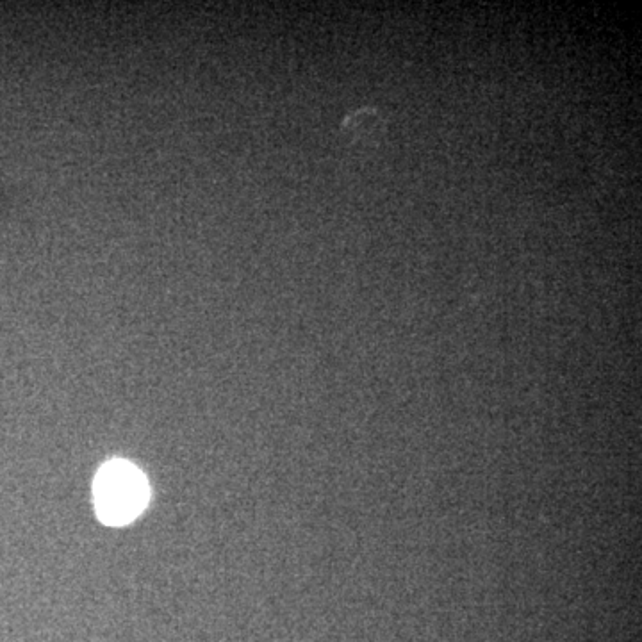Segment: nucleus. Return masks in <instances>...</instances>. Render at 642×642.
Instances as JSON below:
<instances>
[{
	"mask_svg": "<svg viewBox=\"0 0 642 642\" xmlns=\"http://www.w3.org/2000/svg\"><path fill=\"white\" fill-rule=\"evenodd\" d=\"M149 500L147 480L132 464L107 462L95 480V503L109 525H124L140 514Z\"/></svg>",
	"mask_w": 642,
	"mask_h": 642,
	"instance_id": "1",
	"label": "nucleus"
}]
</instances>
